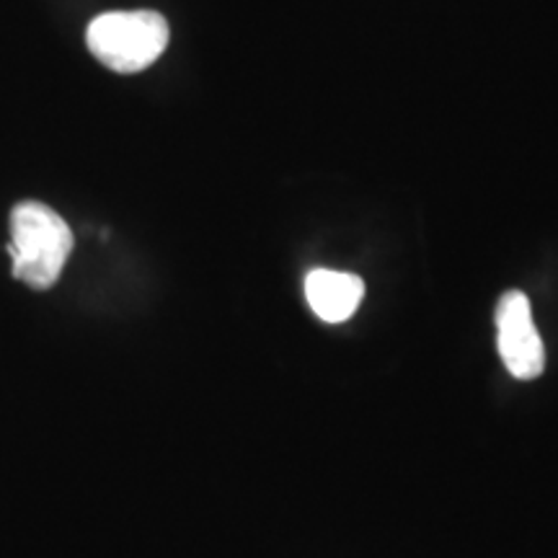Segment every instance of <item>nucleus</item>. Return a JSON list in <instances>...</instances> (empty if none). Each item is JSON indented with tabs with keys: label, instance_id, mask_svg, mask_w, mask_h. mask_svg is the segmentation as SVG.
Segmentation results:
<instances>
[{
	"label": "nucleus",
	"instance_id": "nucleus-2",
	"mask_svg": "<svg viewBox=\"0 0 558 558\" xmlns=\"http://www.w3.org/2000/svg\"><path fill=\"white\" fill-rule=\"evenodd\" d=\"M169 24L156 11H109L88 24L90 54L114 73H140L169 47Z\"/></svg>",
	"mask_w": 558,
	"mask_h": 558
},
{
	"label": "nucleus",
	"instance_id": "nucleus-3",
	"mask_svg": "<svg viewBox=\"0 0 558 558\" xmlns=\"http://www.w3.org/2000/svg\"><path fill=\"white\" fill-rule=\"evenodd\" d=\"M497 344L509 373L518 380L538 378L546 367V349L535 329L525 292L509 290L497 305Z\"/></svg>",
	"mask_w": 558,
	"mask_h": 558
},
{
	"label": "nucleus",
	"instance_id": "nucleus-4",
	"mask_svg": "<svg viewBox=\"0 0 558 558\" xmlns=\"http://www.w3.org/2000/svg\"><path fill=\"white\" fill-rule=\"evenodd\" d=\"M305 298L313 313L326 324H344L365 298V282L357 275L337 269H313L305 277Z\"/></svg>",
	"mask_w": 558,
	"mask_h": 558
},
{
	"label": "nucleus",
	"instance_id": "nucleus-1",
	"mask_svg": "<svg viewBox=\"0 0 558 558\" xmlns=\"http://www.w3.org/2000/svg\"><path fill=\"white\" fill-rule=\"evenodd\" d=\"M73 251L68 222L41 202H21L11 213L13 275L34 290H50L58 282Z\"/></svg>",
	"mask_w": 558,
	"mask_h": 558
}]
</instances>
